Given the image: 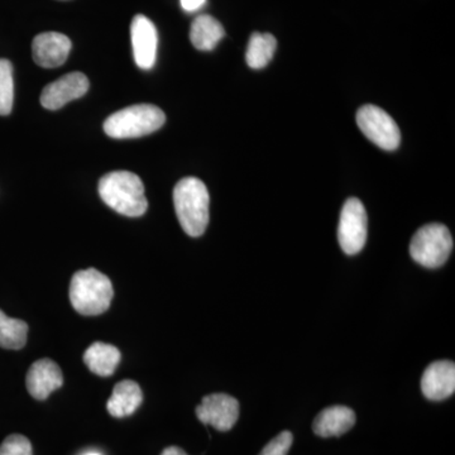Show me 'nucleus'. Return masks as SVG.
<instances>
[{
	"label": "nucleus",
	"mask_w": 455,
	"mask_h": 455,
	"mask_svg": "<svg viewBox=\"0 0 455 455\" xmlns=\"http://www.w3.org/2000/svg\"><path fill=\"white\" fill-rule=\"evenodd\" d=\"M84 363L92 373L100 377H109L116 372L121 363L122 355L116 347L110 344L92 343L84 353Z\"/></svg>",
	"instance_id": "16"
},
{
	"label": "nucleus",
	"mask_w": 455,
	"mask_h": 455,
	"mask_svg": "<svg viewBox=\"0 0 455 455\" xmlns=\"http://www.w3.org/2000/svg\"><path fill=\"white\" fill-rule=\"evenodd\" d=\"M70 38L62 33L46 32L36 36L32 42V56L36 64L44 68L64 65L70 55Z\"/></svg>",
	"instance_id": "11"
},
{
	"label": "nucleus",
	"mask_w": 455,
	"mask_h": 455,
	"mask_svg": "<svg viewBox=\"0 0 455 455\" xmlns=\"http://www.w3.org/2000/svg\"><path fill=\"white\" fill-rule=\"evenodd\" d=\"M293 442L292 433L283 431L262 449L259 455H287Z\"/></svg>",
	"instance_id": "22"
},
{
	"label": "nucleus",
	"mask_w": 455,
	"mask_h": 455,
	"mask_svg": "<svg viewBox=\"0 0 455 455\" xmlns=\"http://www.w3.org/2000/svg\"><path fill=\"white\" fill-rule=\"evenodd\" d=\"M113 296L109 277L98 269H82L71 278V305L82 315L95 316L106 313L112 304Z\"/></svg>",
	"instance_id": "3"
},
{
	"label": "nucleus",
	"mask_w": 455,
	"mask_h": 455,
	"mask_svg": "<svg viewBox=\"0 0 455 455\" xmlns=\"http://www.w3.org/2000/svg\"><path fill=\"white\" fill-rule=\"evenodd\" d=\"M166 116L160 108L151 104H139L112 114L104 122V131L116 140L140 139L160 130Z\"/></svg>",
	"instance_id": "4"
},
{
	"label": "nucleus",
	"mask_w": 455,
	"mask_h": 455,
	"mask_svg": "<svg viewBox=\"0 0 455 455\" xmlns=\"http://www.w3.org/2000/svg\"><path fill=\"white\" fill-rule=\"evenodd\" d=\"M355 424V412L347 406H331L320 411L313 423L314 433L322 438L340 436Z\"/></svg>",
	"instance_id": "14"
},
{
	"label": "nucleus",
	"mask_w": 455,
	"mask_h": 455,
	"mask_svg": "<svg viewBox=\"0 0 455 455\" xmlns=\"http://www.w3.org/2000/svg\"><path fill=\"white\" fill-rule=\"evenodd\" d=\"M421 391L431 401L451 397L455 391L454 362L438 361L431 363L421 379Z\"/></svg>",
	"instance_id": "13"
},
{
	"label": "nucleus",
	"mask_w": 455,
	"mask_h": 455,
	"mask_svg": "<svg viewBox=\"0 0 455 455\" xmlns=\"http://www.w3.org/2000/svg\"><path fill=\"white\" fill-rule=\"evenodd\" d=\"M26 385L33 398L44 401L64 385V374L56 362L49 358L40 359L29 368Z\"/></svg>",
	"instance_id": "12"
},
{
	"label": "nucleus",
	"mask_w": 455,
	"mask_h": 455,
	"mask_svg": "<svg viewBox=\"0 0 455 455\" xmlns=\"http://www.w3.org/2000/svg\"><path fill=\"white\" fill-rule=\"evenodd\" d=\"M99 196L109 208L125 217H142L148 208L145 185L136 173L113 171L99 181Z\"/></svg>",
	"instance_id": "1"
},
{
	"label": "nucleus",
	"mask_w": 455,
	"mask_h": 455,
	"mask_svg": "<svg viewBox=\"0 0 455 455\" xmlns=\"http://www.w3.org/2000/svg\"><path fill=\"white\" fill-rule=\"evenodd\" d=\"M0 455H33L31 442L20 434L9 435L0 445Z\"/></svg>",
	"instance_id": "21"
},
{
	"label": "nucleus",
	"mask_w": 455,
	"mask_h": 455,
	"mask_svg": "<svg viewBox=\"0 0 455 455\" xmlns=\"http://www.w3.org/2000/svg\"><path fill=\"white\" fill-rule=\"evenodd\" d=\"M13 68L5 59H0V116H8L13 108Z\"/></svg>",
	"instance_id": "20"
},
{
	"label": "nucleus",
	"mask_w": 455,
	"mask_h": 455,
	"mask_svg": "<svg viewBox=\"0 0 455 455\" xmlns=\"http://www.w3.org/2000/svg\"><path fill=\"white\" fill-rule=\"evenodd\" d=\"M209 204L211 196L202 180L185 178L173 188L176 215L188 235L200 236L205 233L209 224Z\"/></svg>",
	"instance_id": "2"
},
{
	"label": "nucleus",
	"mask_w": 455,
	"mask_h": 455,
	"mask_svg": "<svg viewBox=\"0 0 455 455\" xmlns=\"http://www.w3.org/2000/svg\"><path fill=\"white\" fill-rule=\"evenodd\" d=\"M368 220L361 200L350 197L344 203L338 227V241L344 253L355 256L367 242Z\"/></svg>",
	"instance_id": "6"
},
{
	"label": "nucleus",
	"mask_w": 455,
	"mask_h": 455,
	"mask_svg": "<svg viewBox=\"0 0 455 455\" xmlns=\"http://www.w3.org/2000/svg\"><path fill=\"white\" fill-rule=\"evenodd\" d=\"M226 36L220 20L212 16H200L194 20L190 29V40L196 49L212 51Z\"/></svg>",
	"instance_id": "17"
},
{
	"label": "nucleus",
	"mask_w": 455,
	"mask_h": 455,
	"mask_svg": "<svg viewBox=\"0 0 455 455\" xmlns=\"http://www.w3.org/2000/svg\"><path fill=\"white\" fill-rule=\"evenodd\" d=\"M85 455H101V454L95 453V451H92V453H88V454H85Z\"/></svg>",
	"instance_id": "25"
},
{
	"label": "nucleus",
	"mask_w": 455,
	"mask_h": 455,
	"mask_svg": "<svg viewBox=\"0 0 455 455\" xmlns=\"http://www.w3.org/2000/svg\"><path fill=\"white\" fill-rule=\"evenodd\" d=\"M131 36L134 61L137 66L142 70L154 68L158 44L157 29L154 23L148 18L139 14L132 22Z\"/></svg>",
	"instance_id": "10"
},
{
	"label": "nucleus",
	"mask_w": 455,
	"mask_h": 455,
	"mask_svg": "<svg viewBox=\"0 0 455 455\" xmlns=\"http://www.w3.org/2000/svg\"><path fill=\"white\" fill-rule=\"evenodd\" d=\"M89 90V80L82 73H71L49 84L41 94L42 107L57 110L75 99L84 97Z\"/></svg>",
	"instance_id": "9"
},
{
	"label": "nucleus",
	"mask_w": 455,
	"mask_h": 455,
	"mask_svg": "<svg viewBox=\"0 0 455 455\" xmlns=\"http://www.w3.org/2000/svg\"><path fill=\"white\" fill-rule=\"evenodd\" d=\"M196 416L204 425L218 431H229L239 418V403L227 394L208 395L196 407Z\"/></svg>",
	"instance_id": "8"
},
{
	"label": "nucleus",
	"mask_w": 455,
	"mask_h": 455,
	"mask_svg": "<svg viewBox=\"0 0 455 455\" xmlns=\"http://www.w3.org/2000/svg\"><path fill=\"white\" fill-rule=\"evenodd\" d=\"M161 455H188L185 453L184 451H182L181 448L179 447H169L164 449L163 451V454Z\"/></svg>",
	"instance_id": "24"
},
{
	"label": "nucleus",
	"mask_w": 455,
	"mask_h": 455,
	"mask_svg": "<svg viewBox=\"0 0 455 455\" xmlns=\"http://www.w3.org/2000/svg\"><path fill=\"white\" fill-rule=\"evenodd\" d=\"M277 41L269 33H253L248 44L245 61L254 70L265 68L271 61L276 51Z\"/></svg>",
	"instance_id": "18"
},
{
	"label": "nucleus",
	"mask_w": 455,
	"mask_h": 455,
	"mask_svg": "<svg viewBox=\"0 0 455 455\" xmlns=\"http://www.w3.org/2000/svg\"><path fill=\"white\" fill-rule=\"evenodd\" d=\"M206 0H181V7L187 12L199 11L205 4Z\"/></svg>",
	"instance_id": "23"
},
{
	"label": "nucleus",
	"mask_w": 455,
	"mask_h": 455,
	"mask_svg": "<svg viewBox=\"0 0 455 455\" xmlns=\"http://www.w3.org/2000/svg\"><path fill=\"white\" fill-rule=\"evenodd\" d=\"M357 124L371 142L386 151H395L401 142V133L390 114L376 106H364L358 110Z\"/></svg>",
	"instance_id": "7"
},
{
	"label": "nucleus",
	"mask_w": 455,
	"mask_h": 455,
	"mask_svg": "<svg viewBox=\"0 0 455 455\" xmlns=\"http://www.w3.org/2000/svg\"><path fill=\"white\" fill-rule=\"evenodd\" d=\"M28 325L20 319H12L0 310V348L22 349L27 343Z\"/></svg>",
	"instance_id": "19"
},
{
	"label": "nucleus",
	"mask_w": 455,
	"mask_h": 455,
	"mask_svg": "<svg viewBox=\"0 0 455 455\" xmlns=\"http://www.w3.org/2000/svg\"><path fill=\"white\" fill-rule=\"evenodd\" d=\"M453 245V236L447 227L439 223L427 224L412 236L410 254L419 265L438 268L447 262Z\"/></svg>",
	"instance_id": "5"
},
{
	"label": "nucleus",
	"mask_w": 455,
	"mask_h": 455,
	"mask_svg": "<svg viewBox=\"0 0 455 455\" xmlns=\"http://www.w3.org/2000/svg\"><path fill=\"white\" fill-rule=\"evenodd\" d=\"M143 403V392L137 382L125 379L116 383L112 396L108 400V412L113 418H127L133 415Z\"/></svg>",
	"instance_id": "15"
}]
</instances>
